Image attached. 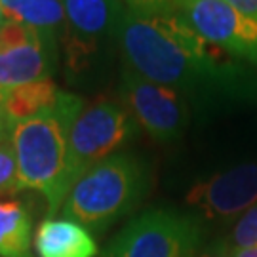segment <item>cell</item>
Returning a JSON list of instances; mask_svg holds the SVG:
<instances>
[{"mask_svg": "<svg viewBox=\"0 0 257 257\" xmlns=\"http://www.w3.org/2000/svg\"><path fill=\"white\" fill-rule=\"evenodd\" d=\"M118 42L128 69L168 88L234 86L236 69L217 57L219 48L206 42L179 8L141 4L124 12Z\"/></svg>", "mask_w": 257, "mask_h": 257, "instance_id": "cell-1", "label": "cell"}, {"mask_svg": "<svg viewBox=\"0 0 257 257\" xmlns=\"http://www.w3.org/2000/svg\"><path fill=\"white\" fill-rule=\"evenodd\" d=\"M80 110V97L61 92L54 109L14 122L12 126L10 141L18 164L19 189L44 194L50 215L61 210L65 202L63 177L69 158V134Z\"/></svg>", "mask_w": 257, "mask_h": 257, "instance_id": "cell-2", "label": "cell"}, {"mask_svg": "<svg viewBox=\"0 0 257 257\" xmlns=\"http://www.w3.org/2000/svg\"><path fill=\"white\" fill-rule=\"evenodd\" d=\"M147 170L132 155H112L73 185L61 211L90 232L107 229L134 210L147 191Z\"/></svg>", "mask_w": 257, "mask_h": 257, "instance_id": "cell-3", "label": "cell"}, {"mask_svg": "<svg viewBox=\"0 0 257 257\" xmlns=\"http://www.w3.org/2000/svg\"><path fill=\"white\" fill-rule=\"evenodd\" d=\"M132 136L134 120L120 105L101 99L82 107L69 134V158L63 177L65 198L90 168L114 155Z\"/></svg>", "mask_w": 257, "mask_h": 257, "instance_id": "cell-4", "label": "cell"}, {"mask_svg": "<svg viewBox=\"0 0 257 257\" xmlns=\"http://www.w3.org/2000/svg\"><path fill=\"white\" fill-rule=\"evenodd\" d=\"M202 240L198 221L172 210H151L132 219L105 257H194Z\"/></svg>", "mask_w": 257, "mask_h": 257, "instance_id": "cell-5", "label": "cell"}, {"mask_svg": "<svg viewBox=\"0 0 257 257\" xmlns=\"http://www.w3.org/2000/svg\"><path fill=\"white\" fill-rule=\"evenodd\" d=\"M54 38L4 19L0 27V101L19 86L50 78L55 61Z\"/></svg>", "mask_w": 257, "mask_h": 257, "instance_id": "cell-6", "label": "cell"}, {"mask_svg": "<svg viewBox=\"0 0 257 257\" xmlns=\"http://www.w3.org/2000/svg\"><path fill=\"white\" fill-rule=\"evenodd\" d=\"M191 27L211 46L257 67V21L223 0H175Z\"/></svg>", "mask_w": 257, "mask_h": 257, "instance_id": "cell-7", "label": "cell"}, {"mask_svg": "<svg viewBox=\"0 0 257 257\" xmlns=\"http://www.w3.org/2000/svg\"><path fill=\"white\" fill-rule=\"evenodd\" d=\"M122 95L136 122L153 139L170 143L181 138L187 126V107L177 90L151 82L126 69L122 74Z\"/></svg>", "mask_w": 257, "mask_h": 257, "instance_id": "cell-8", "label": "cell"}, {"mask_svg": "<svg viewBox=\"0 0 257 257\" xmlns=\"http://www.w3.org/2000/svg\"><path fill=\"white\" fill-rule=\"evenodd\" d=\"M185 202L208 219H230L246 213L257 206V164H238L196 181Z\"/></svg>", "mask_w": 257, "mask_h": 257, "instance_id": "cell-9", "label": "cell"}, {"mask_svg": "<svg viewBox=\"0 0 257 257\" xmlns=\"http://www.w3.org/2000/svg\"><path fill=\"white\" fill-rule=\"evenodd\" d=\"M65 10V40L67 55L74 61L80 55H90L99 42L118 37L124 18L120 0H61Z\"/></svg>", "mask_w": 257, "mask_h": 257, "instance_id": "cell-10", "label": "cell"}, {"mask_svg": "<svg viewBox=\"0 0 257 257\" xmlns=\"http://www.w3.org/2000/svg\"><path fill=\"white\" fill-rule=\"evenodd\" d=\"M38 257H95L97 244L92 232L71 219H44L35 232Z\"/></svg>", "mask_w": 257, "mask_h": 257, "instance_id": "cell-11", "label": "cell"}, {"mask_svg": "<svg viewBox=\"0 0 257 257\" xmlns=\"http://www.w3.org/2000/svg\"><path fill=\"white\" fill-rule=\"evenodd\" d=\"M0 6L6 21H16L50 37L63 33L65 10L61 0H0Z\"/></svg>", "mask_w": 257, "mask_h": 257, "instance_id": "cell-12", "label": "cell"}, {"mask_svg": "<svg viewBox=\"0 0 257 257\" xmlns=\"http://www.w3.org/2000/svg\"><path fill=\"white\" fill-rule=\"evenodd\" d=\"M33 217L21 200H0V257H33Z\"/></svg>", "mask_w": 257, "mask_h": 257, "instance_id": "cell-13", "label": "cell"}, {"mask_svg": "<svg viewBox=\"0 0 257 257\" xmlns=\"http://www.w3.org/2000/svg\"><path fill=\"white\" fill-rule=\"evenodd\" d=\"M59 95H61V90L55 86L54 80L44 78V80L25 84L12 90L8 95H4L2 103L10 120L19 122L54 109L59 101Z\"/></svg>", "mask_w": 257, "mask_h": 257, "instance_id": "cell-14", "label": "cell"}, {"mask_svg": "<svg viewBox=\"0 0 257 257\" xmlns=\"http://www.w3.org/2000/svg\"><path fill=\"white\" fill-rule=\"evenodd\" d=\"M18 181V164H16V155L12 141L0 143V198L2 196H12L19 193Z\"/></svg>", "mask_w": 257, "mask_h": 257, "instance_id": "cell-15", "label": "cell"}, {"mask_svg": "<svg viewBox=\"0 0 257 257\" xmlns=\"http://www.w3.org/2000/svg\"><path fill=\"white\" fill-rule=\"evenodd\" d=\"M230 248H249L257 246V206L240 215L236 225L232 227L229 238Z\"/></svg>", "mask_w": 257, "mask_h": 257, "instance_id": "cell-16", "label": "cell"}, {"mask_svg": "<svg viewBox=\"0 0 257 257\" xmlns=\"http://www.w3.org/2000/svg\"><path fill=\"white\" fill-rule=\"evenodd\" d=\"M234 10H238L240 14L248 16V18L257 21V0H223Z\"/></svg>", "mask_w": 257, "mask_h": 257, "instance_id": "cell-17", "label": "cell"}, {"mask_svg": "<svg viewBox=\"0 0 257 257\" xmlns=\"http://www.w3.org/2000/svg\"><path fill=\"white\" fill-rule=\"evenodd\" d=\"M12 126H14V122L10 120L8 112H6V109H4V103L0 101V143L10 141V136H12Z\"/></svg>", "mask_w": 257, "mask_h": 257, "instance_id": "cell-18", "label": "cell"}, {"mask_svg": "<svg viewBox=\"0 0 257 257\" xmlns=\"http://www.w3.org/2000/svg\"><path fill=\"white\" fill-rule=\"evenodd\" d=\"M194 257H232V253H230L229 244L221 242V244H215V246L208 248L206 251H202V253H196Z\"/></svg>", "mask_w": 257, "mask_h": 257, "instance_id": "cell-19", "label": "cell"}, {"mask_svg": "<svg viewBox=\"0 0 257 257\" xmlns=\"http://www.w3.org/2000/svg\"><path fill=\"white\" fill-rule=\"evenodd\" d=\"M232 257H257V246L249 248H230Z\"/></svg>", "mask_w": 257, "mask_h": 257, "instance_id": "cell-20", "label": "cell"}, {"mask_svg": "<svg viewBox=\"0 0 257 257\" xmlns=\"http://www.w3.org/2000/svg\"><path fill=\"white\" fill-rule=\"evenodd\" d=\"M134 6H141V4H162V2H168V0H132Z\"/></svg>", "mask_w": 257, "mask_h": 257, "instance_id": "cell-21", "label": "cell"}, {"mask_svg": "<svg viewBox=\"0 0 257 257\" xmlns=\"http://www.w3.org/2000/svg\"><path fill=\"white\" fill-rule=\"evenodd\" d=\"M2 23H4V14H2V6H0V27H2Z\"/></svg>", "mask_w": 257, "mask_h": 257, "instance_id": "cell-22", "label": "cell"}]
</instances>
